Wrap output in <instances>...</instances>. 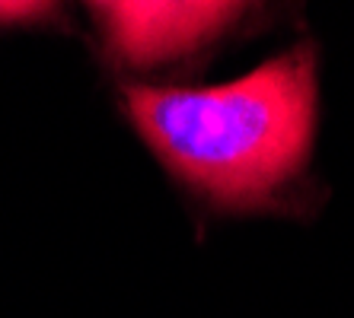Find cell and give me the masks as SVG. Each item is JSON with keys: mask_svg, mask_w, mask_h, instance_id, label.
<instances>
[{"mask_svg": "<svg viewBox=\"0 0 354 318\" xmlns=\"http://www.w3.org/2000/svg\"><path fill=\"white\" fill-rule=\"evenodd\" d=\"M41 3H0V23H7V19H29L35 13H41Z\"/></svg>", "mask_w": 354, "mask_h": 318, "instance_id": "3", "label": "cell"}, {"mask_svg": "<svg viewBox=\"0 0 354 318\" xmlns=\"http://www.w3.org/2000/svg\"><path fill=\"white\" fill-rule=\"evenodd\" d=\"M124 108L166 169L198 195L233 210L265 207L310 156L313 45H297L221 86H124Z\"/></svg>", "mask_w": 354, "mask_h": 318, "instance_id": "1", "label": "cell"}, {"mask_svg": "<svg viewBox=\"0 0 354 318\" xmlns=\"http://www.w3.org/2000/svg\"><path fill=\"white\" fill-rule=\"evenodd\" d=\"M109 48L124 64H160L201 48L239 17V3H96Z\"/></svg>", "mask_w": 354, "mask_h": 318, "instance_id": "2", "label": "cell"}]
</instances>
